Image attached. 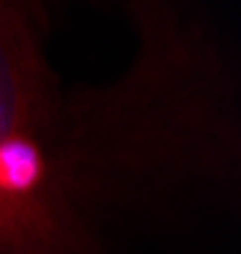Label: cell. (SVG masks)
<instances>
[{
  "instance_id": "cell-1",
  "label": "cell",
  "mask_w": 241,
  "mask_h": 254,
  "mask_svg": "<svg viewBox=\"0 0 241 254\" xmlns=\"http://www.w3.org/2000/svg\"><path fill=\"white\" fill-rule=\"evenodd\" d=\"M23 5L0 3V254H92L112 190L185 147L145 61L104 92H63Z\"/></svg>"
}]
</instances>
